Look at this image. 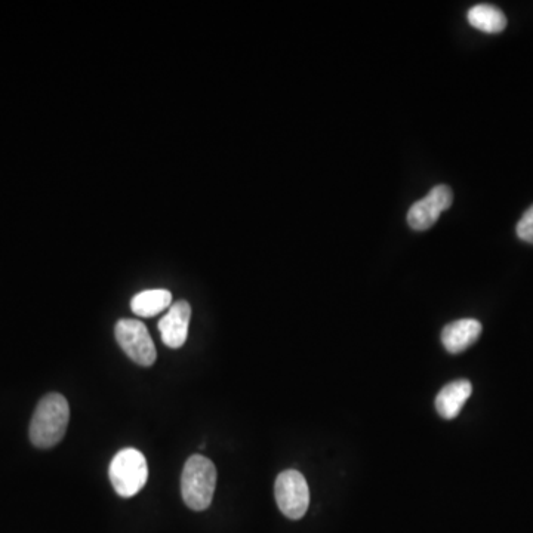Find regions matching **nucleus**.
<instances>
[{
    "label": "nucleus",
    "instance_id": "obj_1",
    "mask_svg": "<svg viewBox=\"0 0 533 533\" xmlns=\"http://www.w3.org/2000/svg\"><path fill=\"white\" fill-rule=\"evenodd\" d=\"M70 421V406L63 394L51 393L40 400L32 422L30 440L39 449L57 446L66 436Z\"/></svg>",
    "mask_w": 533,
    "mask_h": 533
},
{
    "label": "nucleus",
    "instance_id": "obj_8",
    "mask_svg": "<svg viewBox=\"0 0 533 533\" xmlns=\"http://www.w3.org/2000/svg\"><path fill=\"white\" fill-rule=\"evenodd\" d=\"M482 329V323L476 319H461L449 323L442 332L443 347L451 354L462 353L479 340Z\"/></svg>",
    "mask_w": 533,
    "mask_h": 533
},
{
    "label": "nucleus",
    "instance_id": "obj_11",
    "mask_svg": "<svg viewBox=\"0 0 533 533\" xmlns=\"http://www.w3.org/2000/svg\"><path fill=\"white\" fill-rule=\"evenodd\" d=\"M172 294L166 289H149V291L140 292L135 295L131 301V308L134 314L140 317L157 316V314L171 307Z\"/></svg>",
    "mask_w": 533,
    "mask_h": 533
},
{
    "label": "nucleus",
    "instance_id": "obj_10",
    "mask_svg": "<svg viewBox=\"0 0 533 533\" xmlns=\"http://www.w3.org/2000/svg\"><path fill=\"white\" fill-rule=\"evenodd\" d=\"M468 23L483 33H501L507 27V17L494 5H476L468 11Z\"/></svg>",
    "mask_w": 533,
    "mask_h": 533
},
{
    "label": "nucleus",
    "instance_id": "obj_7",
    "mask_svg": "<svg viewBox=\"0 0 533 533\" xmlns=\"http://www.w3.org/2000/svg\"><path fill=\"white\" fill-rule=\"evenodd\" d=\"M191 307L187 301L181 300L169 307L168 313L160 319L159 332L166 347H183L189 337Z\"/></svg>",
    "mask_w": 533,
    "mask_h": 533
},
{
    "label": "nucleus",
    "instance_id": "obj_4",
    "mask_svg": "<svg viewBox=\"0 0 533 533\" xmlns=\"http://www.w3.org/2000/svg\"><path fill=\"white\" fill-rule=\"evenodd\" d=\"M279 510L291 520L303 519L310 505V489L307 480L298 470L280 473L274 485Z\"/></svg>",
    "mask_w": 533,
    "mask_h": 533
},
{
    "label": "nucleus",
    "instance_id": "obj_5",
    "mask_svg": "<svg viewBox=\"0 0 533 533\" xmlns=\"http://www.w3.org/2000/svg\"><path fill=\"white\" fill-rule=\"evenodd\" d=\"M115 335L117 344L132 362L144 368L154 365L157 359L156 345L143 322L134 319L119 320Z\"/></svg>",
    "mask_w": 533,
    "mask_h": 533
},
{
    "label": "nucleus",
    "instance_id": "obj_12",
    "mask_svg": "<svg viewBox=\"0 0 533 533\" xmlns=\"http://www.w3.org/2000/svg\"><path fill=\"white\" fill-rule=\"evenodd\" d=\"M516 231L520 240L533 245V205L520 218Z\"/></svg>",
    "mask_w": 533,
    "mask_h": 533
},
{
    "label": "nucleus",
    "instance_id": "obj_2",
    "mask_svg": "<svg viewBox=\"0 0 533 533\" xmlns=\"http://www.w3.org/2000/svg\"><path fill=\"white\" fill-rule=\"evenodd\" d=\"M217 488V468L211 459L193 455L184 465L181 495L187 507L194 511L209 508Z\"/></svg>",
    "mask_w": 533,
    "mask_h": 533
},
{
    "label": "nucleus",
    "instance_id": "obj_3",
    "mask_svg": "<svg viewBox=\"0 0 533 533\" xmlns=\"http://www.w3.org/2000/svg\"><path fill=\"white\" fill-rule=\"evenodd\" d=\"M109 477L117 495L132 498L146 486L149 479L146 457L137 449H122L110 464Z\"/></svg>",
    "mask_w": 533,
    "mask_h": 533
},
{
    "label": "nucleus",
    "instance_id": "obj_6",
    "mask_svg": "<svg viewBox=\"0 0 533 533\" xmlns=\"http://www.w3.org/2000/svg\"><path fill=\"white\" fill-rule=\"evenodd\" d=\"M454 202L451 187L445 184L433 187L424 199L418 200L408 212V224L411 229L425 231L431 229L439 220L443 211H448Z\"/></svg>",
    "mask_w": 533,
    "mask_h": 533
},
{
    "label": "nucleus",
    "instance_id": "obj_9",
    "mask_svg": "<svg viewBox=\"0 0 533 533\" xmlns=\"http://www.w3.org/2000/svg\"><path fill=\"white\" fill-rule=\"evenodd\" d=\"M473 393V385L467 380H458L445 385L437 394V414L443 419H455L461 414L467 400Z\"/></svg>",
    "mask_w": 533,
    "mask_h": 533
}]
</instances>
